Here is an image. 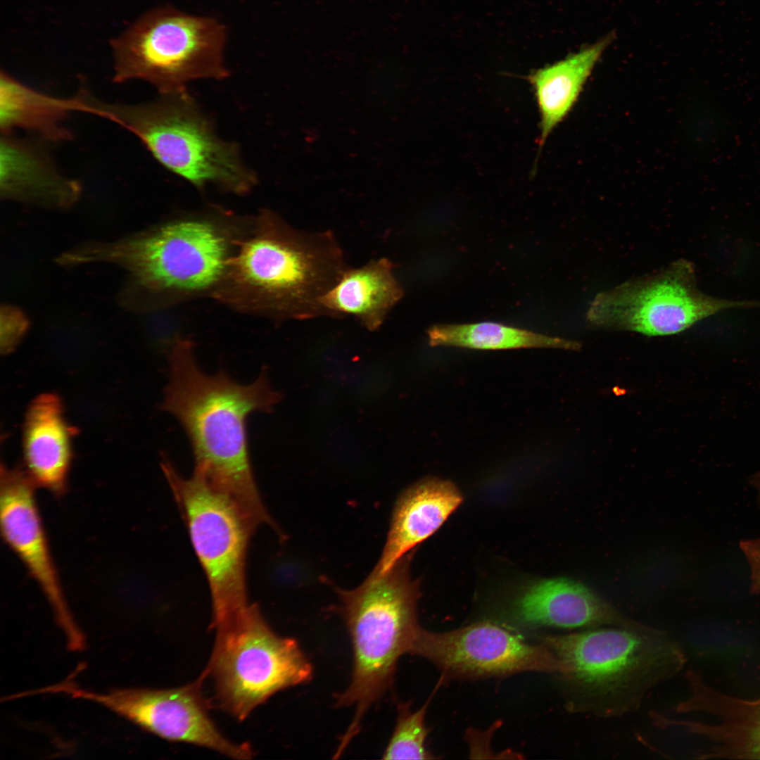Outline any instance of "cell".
<instances>
[{
  "instance_id": "cell-1",
  "label": "cell",
  "mask_w": 760,
  "mask_h": 760,
  "mask_svg": "<svg viewBox=\"0 0 760 760\" xmlns=\"http://www.w3.org/2000/svg\"><path fill=\"white\" fill-rule=\"evenodd\" d=\"M168 362L163 409L179 421L189 438L194 472L230 497L255 527L266 524L277 530L255 480L246 419L254 412H270L280 401V393L272 388L265 371L246 385L223 371L205 374L186 339H175Z\"/></svg>"
},
{
  "instance_id": "cell-2",
  "label": "cell",
  "mask_w": 760,
  "mask_h": 760,
  "mask_svg": "<svg viewBox=\"0 0 760 760\" xmlns=\"http://www.w3.org/2000/svg\"><path fill=\"white\" fill-rule=\"evenodd\" d=\"M236 238L215 296L238 309L279 318L329 316L321 298L349 267L331 232L294 229L264 211Z\"/></svg>"
},
{
  "instance_id": "cell-3",
  "label": "cell",
  "mask_w": 760,
  "mask_h": 760,
  "mask_svg": "<svg viewBox=\"0 0 760 760\" xmlns=\"http://www.w3.org/2000/svg\"><path fill=\"white\" fill-rule=\"evenodd\" d=\"M208 217H188L117 241L89 242L58 257L63 266L103 262L127 274L120 303L144 310L175 296L215 293L236 239Z\"/></svg>"
},
{
  "instance_id": "cell-4",
  "label": "cell",
  "mask_w": 760,
  "mask_h": 760,
  "mask_svg": "<svg viewBox=\"0 0 760 760\" xmlns=\"http://www.w3.org/2000/svg\"><path fill=\"white\" fill-rule=\"evenodd\" d=\"M542 640L560 664L571 709L600 716L636 709L653 687L676 676L686 661L676 642L641 624L588 628Z\"/></svg>"
},
{
  "instance_id": "cell-5",
  "label": "cell",
  "mask_w": 760,
  "mask_h": 760,
  "mask_svg": "<svg viewBox=\"0 0 760 760\" xmlns=\"http://www.w3.org/2000/svg\"><path fill=\"white\" fill-rule=\"evenodd\" d=\"M410 554L380 576L370 575L357 588H336L338 612L350 634L353 669L349 685L336 696L338 707H354L353 718L340 738L344 752L361 730L369 708L391 687L397 662L410 653L419 628L418 585L410 573Z\"/></svg>"
},
{
  "instance_id": "cell-6",
  "label": "cell",
  "mask_w": 760,
  "mask_h": 760,
  "mask_svg": "<svg viewBox=\"0 0 760 760\" xmlns=\"http://www.w3.org/2000/svg\"><path fill=\"white\" fill-rule=\"evenodd\" d=\"M162 95L140 104L95 99L94 113L133 134L165 168L198 189L213 185L235 194L250 191L257 177L237 145L220 138L186 90Z\"/></svg>"
},
{
  "instance_id": "cell-7",
  "label": "cell",
  "mask_w": 760,
  "mask_h": 760,
  "mask_svg": "<svg viewBox=\"0 0 760 760\" xmlns=\"http://www.w3.org/2000/svg\"><path fill=\"white\" fill-rule=\"evenodd\" d=\"M225 39L224 27L213 18L154 9L113 39V80H144L167 94L186 90L192 80L224 79Z\"/></svg>"
},
{
  "instance_id": "cell-8",
  "label": "cell",
  "mask_w": 760,
  "mask_h": 760,
  "mask_svg": "<svg viewBox=\"0 0 760 760\" xmlns=\"http://www.w3.org/2000/svg\"><path fill=\"white\" fill-rule=\"evenodd\" d=\"M215 628L203 677H212L218 704L238 720L276 692L312 678V664L298 642L277 635L255 604Z\"/></svg>"
},
{
  "instance_id": "cell-9",
  "label": "cell",
  "mask_w": 760,
  "mask_h": 760,
  "mask_svg": "<svg viewBox=\"0 0 760 760\" xmlns=\"http://www.w3.org/2000/svg\"><path fill=\"white\" fill-rule=\"evenodd\" d=\"M161 468L206 576L215 628L243 612L247 597L246 561L255 527L227 495L194 472L184 478L166 458Z\"/></svg>"
},
{
  "instance_id": "cell-10",
  "label": "cell",
  "mask_w": 760,
  "mask_h": 760,
  "mask_svg": "<svg viewBox=\"0 0 760 760\" xmlns=\"http://www.w3.org/2000/svg\"><path fill=\"white\" fill-rule=\"evenodd\" d=\"M759 307L760 301L705 294L697 287L693 265L680 259L597 293L588 308L586 321L595 329L664 336L681 332L724 310Z\"/></svg>"
},
{
  "instance_id": "cell-11",
  "label": "cell",
  "mask_w": 760,
  "mask_h": 760,
  "mask_svg": "<svg viewBox=\"0 0 760 760\" xmlns=\"http://www.w3.org/2000/svg\"><path fill=\"white\" fill-rule=\"evenodd\" d=\"M201 683L198 680L170 689L128 688L99 693L67 679L59 683L58 691L99 703L167 740L204 747L232 759H251L253 752L248 745L230 742L210 718Z\"/></svg>"
},
{
  "instance_id": "cell-12",
  "label": "cell",
  "mask_w": 760,
  "mask_h": 760,
  "mask_svg": "<svg viewBox=\"0 0 760 760\" xmlns=\"http://www.w3.org/2000/svg\"><path fill=\"white\" fill-rule=\"evenodd\" d=\"M422 657L443 676L474 678L508 676L524 671L559 673L557 659L543 645L528 643L491 622H479L445 632L419 627L410 651Z\"/></svg>"
},
{
  "instance_id": "cell-13",
  "label": "cell",
  "mask_w": 760,
  "mask_h": 760,
  "mask_svg": "<svg viewBox=\"0 0 760 760\" xmlns=\"http://www.w3.org/2000/svg\"><path fill=\"white\" fill-rule=\"evenodd\" d=\"M35 484L25 470L1 465L0 523L2 536L36 581L63 629L68 647L82 650L84 638L67 605L37 507Z\"/></svg>"
},
{
  "instance_id": "cell-14",
  "label": "cell",
  "mask_w": 760,
  "mask_h": 760,
  "mask_svg": "<svg viewBox=\"0 0 760 760\" xmlns=\"http://www.w3.org/2000/svg\"><path fill=\"white\" fill-rule=\"evenodd\" d=\"M687 678L690 694L678 705V711L702 712L714 718L710 723L676 722L710 742L698 758L759 759L760 697L747 699L723 693L695 671H689Z\"/></svg>"
},
{
  "instance_id": "cell-15",
  "label": "cell",
  "mask_w": 760,
  "mask_h": 760,
  "mask_svg": "<svg viewBox=\"0 0 760 760\" xmlns=\"http://www.w3.org/2000/svg\"><path fill=\"white\" fill-rule=\"evenodd\" d=\"M512 618L525 626L594 628L640 625L626 617L586 585L557 577L525 587L512 602Z\"/></svg>"
},
{
  "instance_id": "cell-16",
  "label": "cell",
  "mask_w": 760,
  "mask_h": 760,
  "mask_svg": "<svg viewBox=\"0 0 760 760\" xmlns=\"http://www.w3.org/2000/svg\"><path fill=\"white\" fill-rule=\"evenodd\" d=\"M462 500L453 483L438 478H426L407 488L395 504L381 556L371 574H384L431 536Z\"/></svg>"
},
{
  "instance_id": "cell-17",
  "label": "cell",
  "mask_w": 760,
  "mask_h": 760,
  "mask_svg": "<svg viewBox=\"0 0 760 760\" xmlns=\"http://www.w3.org/2000/svg\"><path fill=\"white\" fill-rule=\"evenodd\" d=\"M72 433L58 395L41 394L32 402L23 426V449L25 470L36 486L56 495L65 493Z\"/></svg>"
},
{
  "instance_id": "cell-18",
  "label": "cell",
  "mask_w": 760,
  "mask_h": 760,
  "mask_svg": "<svg viewBox=\"0 0 760 760\" xmlns=\"http://www.w3.org/2000/svg\"><path fill=\"white\" fill-rule=\"evenodd\" d=\"M0 191L6 199L66 208L80 194L78 182L57 172L44 156L23 141L1 140Z\"/></svg>"
},
{
  "instance_id": "cell-19",
  "label": "cell",
  "mask_w": 760,
  "mask_h": 760,
  "mask_svg": "<svg viewBox=\"0 0 760 760\" xmlns=\"http://www.w3.org/2000/svg\"><path fill=\"white\" fill-rule=\"evenodd\" d=\"M403 294L394 265L381 258L359 268H348L321 298L320 304L330 317L353 315L366 329L374 331Z\"/></svg>"
},
{
  "instance_id": "cell-20",
  "label": "cell",
  "mask_w": 760,
  "mask_h": 760,
  "mask_svg": "<svg viewBox=\"0 0 760 760\" xmlns=\"http://www.w3.org/2000/svg\"><path fill=\"white\" fill-rule=\"evenodd\" d=\"M88 94L70 98L50 96L23 84L5 72L0 80V127L6 134L25 130L51 141L68 140L71 134L63 126L74 112L87 113Z\"/></svg>"
},
{
  "instance_id": "cell-21",
  "label": "cell",
  "mask_w": 760,
  "mask_h": 760,
  "mask_svg": "<svg viewBox=\"0 0 760 760\" xmlns=\"http://www.w3.org/2000/svg\"><path fill=\"white\" fill-rule=\"evenodd\" d=\"M609 41L601 39L529 75L540 113V148L574 107Z\"/></svg>"
},
{
  "instance_id": "cell-22",
  "label": "cell",
  "mask_w": 760,
  "mask_h": 760,
  "mask_svg": "<svg viewBox=\"0 0 760 760\" xmlns=\"http://www.w3.org/2000/svg\"><path fill=\"white\" fill-rule=\"evenodd\" d=\"M431 346H454L474 350H509L528 348L580 349V343L550 336L503 324H440L427 331Z\"/></svg>"
},
{
  "instance_id": "cell-23",
  "label": "cell",
  "mask_w": 760,
  "mask_h": 760,
  "mask_svg": "<svg viewBox=\"0 0 760 760\" xmlns=\"http://www.w3.org/2000/svg\"><path fill=\"white\" fill-rule=\"evenodd\" d=\"M431 699L418 710L412 711L410 703H399L393 732L383 752L382 759H431L433 756L425 747L429 730L424 723Z\"/></svg>"
},
{
  "instance_id": "cell-24",
  "label": "cell",
  "mask_w": 760,
  "mask_h": 760,
  "mask_svg": "<svg viewBox=\"0 0 760 760\" xmlns=\"http://www.w3.org/2000/svg\"><path fill=\"white\" fill-rule=\"evenodd\" d=\"M28 327V320L22 311L11 306L1 309V350L8 354L15 348Z\"/></svg>"
},
{
  "instance_id": "cell-25",
  "label": "cell",
  "mask_w": 760,
  "mask_h": 760,
  "mask_svg": "<svg viewBox=\"0 0 760 760\" xmlns=\"http://www.w3.org/2000/svg\"><path fill=\"white\" fill-rule=\"evenodd\" d=\"M740 547L750 569L749 591L752 594H760V537L741 540Z\"/></svg>"
}]
</instances>
